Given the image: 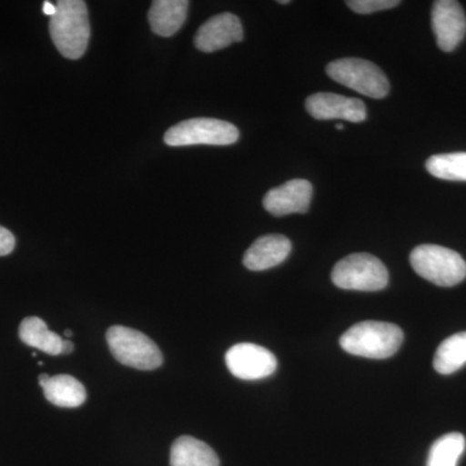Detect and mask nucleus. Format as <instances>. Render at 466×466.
<instances>
[{
    "label": "nucleus",
    "mask_w": 466,
    "mask_h": 466,
    "mask_svg": "<svg viewBox=\"0 0 466 466\" xmlns=\"http://www.w3.org/2000/svg\"><path fill=\"white\" fill-rule=\"evenodd\" d=\"M306 109L315 119H345L349 122H363L367 118L366 104L355 97H346L330 92H319L306 100Z\"/></svg>",
    "instance_id": "obj_10"
},
{
    "label": "nucleus",
    "mask_w": 466,
    "mask_h": 466,
    "mask_svg": "<svg viewBox=\"0 0 466 466\" xmlns=\"http://www.w3.org/2000/svg\"><path fill=\"white\" fill-rule=\"evenodd\" d=\"M240 133L235 125L216 118H192L168 128L164 140L170 147L229 146Z\"/></svg>",
    "instance_id": "obj_7"
},
{
    "label": "nucleus",
    "mask_w": 466,
    "mask_h": 466,
    "mask_svg": "<svg viewBox=\"0 0 466 466\" xmlns=\"http://www.w3.org/2000/svg\"><path fill=\"white\" fill-rule=\"evenodd\" d=\"M73 350H75V345H73V342L70 341V339H64L63 351H61V354H63V355L72 354Z\"/></svg>",
    "instance_id": "obj_24"
},
{
    "label": "nucleus",
    "mask_w": 466,
    "mask_h": 466,
    "mask_svg": "<svg viewBox=\"0 0 466 466\" xmlns=\"http://www.w3.org/2000/svg\"><path fill=\"white\" fill-rule=\"evenodd\" d=\"M18 336L21 341L30 348L38 349L39 351L56 357L63 351V341L58 334L51 332L47 324L41 318L29 317L23 320L18 328Z\"/></svg>",
    "instance_id": "obj_16"
},
{
    "label": "nucleus",
    "mask_w": 466,
    "mask_h": 466,
    "mask_svg": "<svg viewBox=\"0 0 466 466\" xmlns=\"http://www.w3.org/2000/svg\"><path fill=\"white\" fill-rule=\"evenodd\" d=\"M52 42L64 57L78 60L90 42L91 26L84 0H60L56 14L50 17Z\"/></svg>",
    "instance_id": "obj_1"
},
{
    "label": "nucleus",
    "mask_w": 466,
    "mask_h": 466,
    "mask_svg": "<svg viewBox=\"0 0 466 466\" xmlns=\"http://www.w3.org/2000/svg\"><path fill=\"white\" fill-rule=\"evenodd\" d=\"M219 464L216 451L205 441L188 435L177 438L171 447V466H219Z\"/></svg>",
    "instance_id": "obj_15"
},
{
    "label": "nucleus",
    "mask_w": 466,
    "mask_h": 466,
    "mask_svg": "<svg viewBox=\"0 0 466 466\" xmlns=\"http://www.w3.org/2000/svg\"><path fill=\"white\" fill-rule=\"evenodd\" d=\"M404 334L398 325L383 321H363L352 325L339 339L349 354L368 359H388L397 354Z\"/></svg>",
    "instance_id": "obj_2"
},
{
    "label": "nucleus",
    "mask_w": 466,
    "mask_h": 466,
    "mask_svg": "<svg viewBox=\"0 0 466 466\" xmlns=\"http://www.w3.org/2000/svg\"><path fill=\"white\" fill-rule=\"evenodd\" d=\"M42 389L46 400L57 407L76 408L82 406L87 398L85 386L69 375L51 377Z\"/></svg>",
    "instance_id": "obj_17"
},
{
    "label": "nucleus",
    "mask_w": 466,
    "mask_h": 466,
    "mask_svg": "<svg viewBox=\"0 0 466 466\" xmlns=\"http://www.w3.org/2000/svg\"><path fill=\"white\" fill-rule=\"evenodd\" d=\"M229 372L245 381H256L274 375L278 359L269 350L256 343H238L227 351Z\"/></svg>",
    "instance_id": "obj_8"
},
{
    "label": "nucleus",
    "mask_w": 466,
    "mask_h": 466,
    "mask_svg": "<svg viewBox=\"0 0 466 466\" xmlns=\"http://www.w3.org/2000/svg\"><path fill=\"white\" fill-rule=\"evenodd\" d=\"M431 25L438 47L451 52L466 35V16L461 5L455 0H438L431 11Z\"/></svg>",
    "instance_id": "obj_9"
},
{
    "label": "nucleus",
    "mask_w": 466,
    "mask_h": 466,
    "mask_svg": "<svg viewBox=\"0 0 466 466\" xmlns=\"http://www.w3.org/2000/svg\"><path fill=\"white\" fill-rule=\"evenodd\" d=\"M244 39L240 18L232 14L211 17L198 29L195 45L202 52H216Z\"/></svg>",
    "instance_id": "obj_12"
},
{
    "label": "nucleus",
    "mask_w": 466,
    "mask_h": 466,
    "mask_svg": "<svg viewBox=\"0 0 466 466\" xmlns=\"http://www.w3.org/2000/svg\"><path fill=\"white\" fill-rule=\"evenodd\" d=\"M189 2L187 0H156L148 12L150 29L159 36L174 35L183 26Z\"/></svg>",
    "instance_id": "obj_14"
},
{
    "label": "nucleus",
    "mask_w": 466,
    "mask_h": 466,
    "mask_svg": "<svg viewBox=\"0 0 466 466\" xmlns=\"http://www.w3.org/2000/svg\"><path fill=\"white\" fill-rule=\"evenodd\" d=\"M280 3V5H289V0H281V2H279Z\"/></svg>",
    "instance_id": "obj_27"
},
{
    "label": "nucleus",
    "mask_w": 466,
    "mask_h": 466,
    "mask_svg": "<svg viewBox=\"0 0 466 466\" xmlns=\"http://www.w3.org/2000/svg\"><path fill=\"white\" fill-rule=\"evenodd\" d=\"M332 281L345 290L379 291L389 284V271L372 254H350L334 266Z\"/></svg>",
    "instance_id": "obj_6"
},
{
    "label": "nucleus",
    "mask_w": 466,
    "mask_h": 466,
    "mask_svg": "<svg viewBox=\"0 0 466 466\" xmlns=\"http://www.w3.org/2000/svg\"><path fill=\"white\" fill-rule=\"evenodd\" d=\"M350 9L359 15H370L375 12L386 11L400 5V0H349L346 2Z\"/></svg>",
    "instance_id": "obj_21"
},
{
    "label": "nucleus",
    "mask_w": 466,
    "mask_h": 466,
    "mask_svg": "<svg viewBox=\"0 0 466 466\" xmlns=\"http://www.w3.org/2000/svg\"><path fill=\"white\" fill-rule=\"evenodd\" d=\"M410 262L417 275L438 287H455L466 278L464 258L441 245H420L410 253Z\"/></svg>",
    "instance_id": "obj_3"
},
{
    "label": "nucleus",
    "mask_w": 466,
    "mask_h": 466,
    "mask_svg": "<svg viewBox=\"0 0 466 466\" xmlns=\"http://www.w3.org/2000/svg\"><path fill=\"white\" fill-rule=\"evenodd\" d=\"M291 242L287 236L266 235L254 241L245 253L244 266L250 271H266L289 257Z\"/></svg>",
    "instance_id": "obj_13"
},
{
    "label": "nucleus",
    "mask_w": 466,
    "mask_h": 466,
    "mask_svg": "<svg viewBox=\"0 0 466 466\" xmlns=\"http://www.w3.org/2000/svg\"><path fill=\"white\" fill-rule=\"evenodd\" d=\"M110 352L124 366L139 370H153L161 367L164 357L158 346L146 334L133 328L115 325L106 332Z\"/></svg>",
    "instance_id": "obj_4"
},
{
    "label": "nucleus",
    "mask_w": 466,
    "mask_h": 466,
    "mask_svg": "<svg viewBox=\"0 0 466 466\" xmlns=\"http://www.w3.org/2000/svg\"><path fill=\"white\" fill-rule=\"evenodd\" d=\"M72 336L73 332L70 329H66V332H64V337H66V339H72Z\"/></svg>",
    "instance_id": "obj_26"
},
{
    "label": "nucleus",
    "mask_w": 466,
    "mask_h": 466,
    "mask_svg": "<svg viewBox=\"0 0 466 466\" xmlns=\"http://www.w3.org/2000/svg\"><path fill=\"white\" fill-rule=\"evenodd\" d=\"M312 186L306 179H293L267 192L263 207L275 217L308 213L311 205Z\"/></svg>",
    "instance_id": "obj_11"
},
{
    "label": "nucleus",
    "mask_w": 466,
    "mask_h": 466,
    "mask_svg": "<svg viewBox=\"0 0 466 466\" xmlns=\"http://www.w3.org/2000/svg\"><path fill=\"white\" fill-rule=\"evenodd\" d=\"M426 170L438 179L466 182V153H444L426 161Z\"/></svg>",
    "instance_id": "obj_20"
},
{
    "label": "nucleus",
    "mask_w": 466,
    "mask_h": 466,
    "mask_svg": "<svg viewBox=\"0 0 466 466\" xmlns=\"http://www.w3.org/2000/svg\"><path fill=\"white\" fill-rule=\"evenodd\" d=\"M466 364V332L444 339L435 352L434 370L441 375H452Z\"/></svg>",
    "instance_id": "obj_18"
},
{
    "label": "nucleus",
    "mask_w": 466,
    "mask_h": 466,
    "mask_svg": "<svg viewBox=\"0 0 466 466\" xmlns=\"http://www.w3.org/2000/svg\"><path fill=\"white\" fill-rule=\"evenodd\" d=\"M16 238L5 227L0 226V257L8 256L15 249Z\"/></svg>",
    "instance_id": "obj_22"
},
{
    "label": "nucleus",
    "mask_w": 466,
    "mask_h": 466,
    "mask_svg": "<svg viewBox=\"0 0 466 466\" xmlns=\"http://www.w3.org/2000/svg\"><path fill=\"white\" fill-rule=\"evenodd\" d=\"M327 75L337 84L372 97L383 99L390 91L385 73L376 64L363 58L346 57L327 66Z\"/></svg>",
    "instance_id": "obj_5"
},
{
    "label": "nucleus",
    "mask_w": 466,
    "mask_h": 466,
    "mask_svg": "<svg viewBox=\"0 0 466 466\" xmlns=\"http://www.w3.org/2000/svg\"><path fill=\"white\" fill-rule=\"evenodd\" d=\"M43 12H45V15H47V16H54V15L56 14V5L51 2L43 3Z\"/></svg>",
    "instance_id": "obj_23"
},
{
    "label": "nucleus",
    "mask_w": 466,
    "mask_h": 466,
    "mask_svg": "<svg viewBox=\"0 0 466 466\" xmlns=\"http://www.w3.org/2000/svg\"><path fill=\"white\" fill-rule=\"evenodd\" d=\"M50 379H51V376H48L47 373H42V375L39 376V385H41L43 388V386H45L46 383H47L48 380H50Z\"/></svg>",
    "instance_id": "obj_25"
},
{
    "label": "nucleus",
    "mask_w": 466,
    "mask_h": 466,
    "mask_svg": "<svg viewBox=\"0 0 466 466\" xmlns=\"http://www.w3.org/2000/svg\"><path fill=\"white\" fill-rule=\"evenodd\" d=\"M465 447L464 435L460 433L443 435L431 447L426 466H458Z\"/></svg>",
    "instance_id": "obj_19"
},
{
    "label": "nucleus",
    "mask_w": 466,
    "mask_h": 466,
    "mask_svg": "<svg viewBox=\"0 0 466 466\" xmlns=\"http://www.w3.org/2000/svg\"><path fill=\"white\" fill-rule=\"evenodd\" d=\"M336 127H337V130H343V125L342 124H337Z\"/></svg>",
    "instance_id": "obj_28"
}]
</instances>
